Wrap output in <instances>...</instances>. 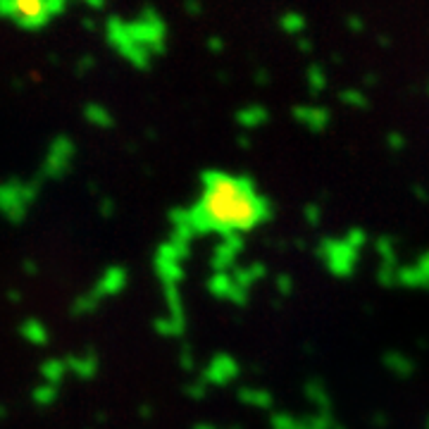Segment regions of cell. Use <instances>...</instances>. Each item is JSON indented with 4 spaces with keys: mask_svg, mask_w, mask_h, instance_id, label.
<instances>
[{
    "mask_svg": "<svg viewBox=\"0 0 429 429\" xmlns=\"http://www.w3.org/2000/svg\"><path fill=\"white\" fill-rule=\"evenodd\" d=\"M267 200L248 179L205 172L200 196L189 213V224L203 234H246L267 220Z\"/></svg>",
    "mask_w": 429,
    "mask_h": 429,
    "instance_id": "cell-1",
    "label": "cell"
},
{
    "mask_svg": "<svg viewBox=\"0 0 429 429\" xmlns=\"http://www.w3.org/2000/svg\"><path fill=\"white\" fill-rule=\"evenodd\" d=\"M65 3H0V19L24 31H39L65 12Z\"/></svg>",
    "mask_w": 429,
    "mask_h": 429,
    "instance_id": "cell-2",
    "label": "cell"
}]
</instances>
